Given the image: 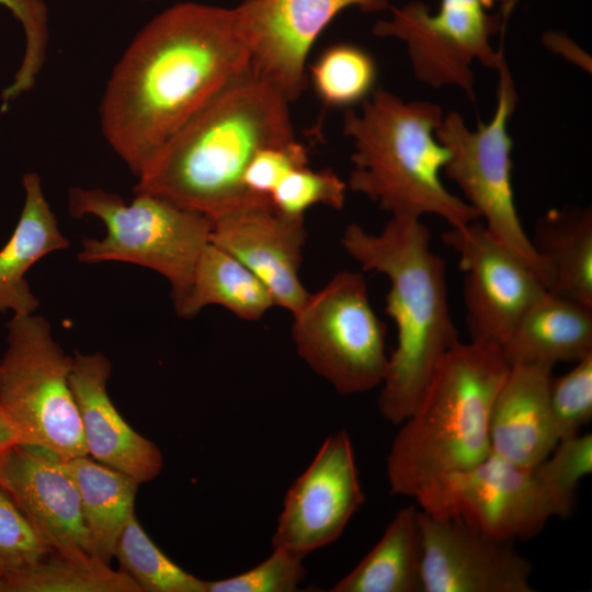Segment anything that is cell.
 <instances>
[{"mask_svg":"<svg viewBox=\"0 0 592 592\" xmlns=\"http://www.w3.org/2000/svg\"><path fill=\"white\" fill-rule=\"evenodd\" d=\"M250 59L235 8L181 2L166 9L111 72L99 109L104 138L138 177Z\"/></svg>","mask_w":592,"mask_h":592,"instance_id":"obj_1","label":"cell"},{"mask_svg":"<svg viewBox=\"0 0 592 592\" xmlns=\"http://www.w3.org/2000/svg\"><path fill=\"white\" fill-rule=\"evenodd\" d=\"M289 102L249 68L221 89L155 155L136 193L162 197L214 219L260 203L242 178L262 148L295 139Z\"/></svg>","mask_w":592,"mask_h":592,"instance_id":"obj_2","label":"cell"},{"mask_svg":"<svg viewBox=\"0 0 592 592\" xmlns=\"http://www.w3.org/2000/svg\"><path fill=\"white\" fill-rule=\"evenodd\" d=\"M341 244L364 271L389 281L385 310L396 325L397 344L377 406L386 421L399 425L414 410L440 362L460 341L449 309L445 262L432 248L421 218L390 217L378 234L350 224Z\"/></svg>","mask_w":592,"mask_h":592,"instance_id":"obj_3","label":"cell"},{"mask_svg":"<svg viewBox=\"0 0 592 592\" xmlns=\"http://www.w3.org/2000/svg\"><path fill=\"white\" fill-rule=\"evenodd\" d=\"M444 117L440 104L405 101L383 88L348 110L343 133L353 140L348 187L391 217L435 215L449 227L480 219L478 212L444 185L449 151L435 137Z\"/></svg>","mask_w":592,"mask_h":592,"instance_id":"obj_4","label":"cell"},{"mask_svg":"<svg viewBox=\"0 0 592 592\" xmlns=\"http://www.w3.org/2000/svg\"><path fill=\"white\" fill-rule=\"evenodd\" d=\"M509 368L493 343L459 341L446 353L391 443L386 469L392 494L414 498L491 453V408Z\"/></svg>","mask_w":592,"mask_h":592,"instance_id":"obj_5","label":"cell"},{"mask_svg":"<svg viewBox=\"0 0 592 592\" xmlns=\"http://www.w3.org/2000/svg\"><path fill=\"white\" fill-rule=\"evenodd\" d=\"M72 218L94 216L103 221L102 239L86 238L82 263L118 261L141 265L166 277L177 309L186 297L204 248L210 241L212 219L149 193H136L129 204L102 189L72 187Z\"/></svg>","mask_w":592,"mask_h":592,"instance_id":"obj_6","label":"cell"},{"mask_svg":"<svg viewBox=\"0 0 592 592\" xmlns=\"http://www.w3.org/2000/svg\"><path fill=\"white\" fill-rule=\"evenodd\" d=\"M0 358V409L18 444L42 448L60 460L88 455L69 384L72 357L41 317L13 316Z\"/></svg>","mask_w":592,"mask_h":592,"instance_id":"obj_7","label":"cell"},{"mask_svg":"<svg viewBox=\"0 0 592 592\" xmlns=\"http://www.w3.org/2000/svg\"><path fill=\"white\" fill-rule=\"evenodd\" d=\"M298 355L340 395L363 394L385 378L387 329L374 311L365 277L341 271L293 315Z\"/></svg>","mask_w":592,"mask_h":592,"instance_id":"obj_8","label":"cell"},{"mask_svg":"<svg viewBox=\"0 0 592 592\" xmlns=\"http://www.w3.org/2000/svg\"><path fill=\"white\" fill-rule=\"evenodd\" d=\"M496 70L499 82L492 118L473 130L458 112L451 111L436 129V139L449 151L443 173L457 184L486 229L524 258L547 288V272L523 228L514 201L513 143L508 124L517 104V91L504 53Z\"/></svg>","mask_w":592,"mask_h":592,"instance_id":"obj_9","label":"cell"},{"mask_svg":"<svg viewBox=\"0 0 592 592\" xmlns=\"http://www.w3.org/2000/svg\"><path fill=\"white\" fill-rule=\"evenodd\" d=\"M414 500L431 516L456 520L512 543L535 536L551 517H567L572 510L546 485L536 465H516L492 453L470 468L433 480Z\"/></svg>","mask_w":592,"mask_h":592,"instance_id":"obj_10","label":"cell"},{"mask_svg":"<svg viewBox=\"0 0 592 592\" xmlns=\"http://www.w3.org/2000/svg\"><path fill=\"white\" fill-rule=\"evenodd\" d=\"M386 20H378L372 33L378 37L402 41L415 78L432 88L456 87L476 101L475 60L497 69L503 52L490 43L492 35L506 30L508 21L499 13L466 15L432 12L422 1L391 7Z\"/></svg>","mask_w":592,"mask_h":592,"instance_id":"obj_11","label":"cell"},{"mask_svg":"<svg viewBox=\"0 0 592 592\" xmlns=\"http://www.w3.org/2000/svg\"><path fill=\"white\" fill-rule=\"evenodd\" d=\"M442 239L459 257L470 340L502 348L528 307L547 289L542 278L479 219L449 227Z\"/></svg>","mask_w":592,"mask_h":592,"instance_id":"obj_12","label":"cell"},{"mask_svg":"<svg viewBox=\"0 0 592 592\" xmlns=\"http://www.w3.org/2000/svg\"><path fill=\"white\" fill-rule=\"evenodd\" d=\"M374 13L389 0H243L235 8L250 52V69L289 103L305 91L308 53L326 26L344 9Z\"/></svg>","mask_w":592,"mask_h":592,"instance_id":"obj_13","label":"cell"},{"mask_svg":"<svg viewBox=\"0 0 592 592\" xmlns=\"http://www.w3.org/2000/svg\"><path fill=\"white\" fill-rule=\"evenodd\" d=\"M364 501L352 441L340 430L287 490L272 548L305 558L335 542Z\"/></svg>","mask_w":592,"mask_h":592,"instance_id":"obj_14","label":"cell"},{"mask_svg":"<svg viewBox=\"0 0 592 592\" xmlns=\"http://www.w3.org/2000/svg\"><path fill=\"white\" fill-rule=\"evenodd\" d=\"M420 526L423 592L534 591L531 565L512 542L421 510Z\"/></svg>","mask_w":592,"mask_h":592,"instance_id":"obj_15","label":"cell"},{"mask_svg":"<svg viewBox=\"0 0 592 592\" xmlns=\"http://www.w3.org/2000/svg\"><path fill=\"white\" fill-rule=\"evenodd\" d=\"M306 236L305 218L285 216L271 203L212 219L210 242L241 262L267 288L275 306L292 315L309 296L299 276Z\"/></svg>","mask_w":592,"mask_h":592,"instance_id":"obj_16","label":"cell"},{"mask_svg":"<svg viewBox=\"0 0 592 592\" xmlns=\"http://www.w3.org/2000/svg\"><path fill=\"white\" fill-rule=\"evenodd\" d=\"M0 486L52 551L91 555L77 486L62 460L14 444L0 457Z\"/></svg>","mask_w":592,"mask_h":592,"instance_id":"obj_17","label":"cell"},{"mask_svg":"<svg viewBox=\"0 0 592 592\" xmlns=\"http://www.w3.org/2000/svg\"><path fill=\"white\" fill-rule=\"evenodd\" d=\"M112 366L102 353L72 357L69 384L88 456L135 479H155L163 467L159 447L132 429L114 407L107 382Z\"/></svg>","mask_w":592,"mask_h":592,"instance_id":"obj_18","label":"cell"},{"mask_svg":"<svg viewBox=\"0 0 592 592\" xmlns=\"http://www.w3.org/2000/svg\"><path fill=\"white\" fill-rule=\"evenodd\" d=\"M551 376V369L539 366H510L491 408L492 454L534 466L551 453L559 441L549 403Z\"/></svg>","mask_w":592,"mask_h":592,"instance_id":"obj_19","label":"cell"},{"mask_svg":"<svg viewBox=\"0 0 592 592\" xmlns=\"http://www.w3.org/2000/svg\"><path fill=\"white\" fill-rule=\"evenodd\" d=\"M509 366L551 369L592 354V306L546 289L522 316L502 346Z\"/></svg>","mask_w":592,"mask_h":592,"instance_id":"obj_20","label":"cell"},{"mask_svg":"<svg viewBox=\"0 0 592 592\" xmlns=\"http://www.w3.org/2000/svg\"><path fill=\"white\" fill-rule=\"evenodd\" d=\"M24 205L16 227L0 250V314L33 315L39 303L25 280L26 272L43 257L69 247L45 198L41 178H22Z\"/></svg>","mask_w":592,"mask_h":592,"instance_id":"obj_21","label":"cell"},{"mask_svg":"<svg viewBox=\"0 0 592 592\" xmlns=\"http://www.w3.org/2000/svg\"><path fill=\"white\" fill-rule=\"evenodd\" d=\"M530 238L547 272V289L592 306L591 207L549 209Z\"/></svg>","mask_w":592,"mask_h":592,"instance_id":"obj_22","label":"cell"},{"mask_svg":"<svg viewBox=\"0 0 592 592\" xmlns=\"http://www.w3.org/2000/svg\"><path fill=\"white\" fill-rule=\"evenodd\" d=\"M332 592H423L420 509H400L368 554Z\"/></svg>","mask_w":592,"mask_h":592,"instance_id":"obj_23","label":"cell"},{"mask_svg":"<svg viewBox=\"0 0 592 592\" xmlns=\"http://www.w3.org/2000/svg\"><path fill=\"white\" fill-rule=\"evenodd\" d=\"M62 463L79 492L91 555L110 563L125 525L135 514L139 483L88 455Z\"/></svg>","mask_w":592,"mask_h":592,"instance_id":"obj_24","label":"cell"},{"mask_svg":"<svg viewBox=\"0 0 592 592\" xmlns=\"http://www.w3.org/2000/svg\"><path fill=\"white\" fill-rule=\"evenodd\" d=\"M210 305L221 306L241 319L253 321L263 317L275 303L252 272L209 241L200 255L190 291L175 310L183 318H192Z\"/></svg>","mask_w":592,"mask_h":592,"instance_id":"obj_25","label":"cell"},{"mask_svg":"<svg viewBox=\"0 0 592 592\" xmlns=\"http://www.w3.org/2000/svg\"><path fill=\"white\" fill-rule=\"evenodd\" d=\"M3 582L4 592H141L129 576L95 556L56 551L4 577Z\"/></svg>","mask_w":592,"mask_h":592,"instance_id":"obj_26","label":"cell"},{"mask_svg":"<svg viewBox=\"0 0 592 592\" xmlns=\"http://www.w3.org/2000/svg\"><path fill=\"white\" fill-rule=\"evenodd\" d=\"M114 557L141 592H207V581L169 559L149 538L135 514L118 538Z\"/></svg>","mask_w":592,"mask_h":592,"instance_id":"obj_27","label":"cell"},{"mask_svg":"<svg viewBox=\"0 0 592 592\" xmlns=\"http://www.w3.org/2000/svg\"><path fill=\"white\" fill-rule=\"evenodd\" d=\"M376 73L372 56L351 44L330 46L310 66L315 91L330 106H348L366 99L374 90Z\"/></svg>","mask_w":592,"mask_h":592,"instance_id":"obj_28","label":"cell"},{"mask_svg":"<svg viewBox=\"0 0 592 592\" xmlns=\"http://www.w3.org/2000/svg\"><path fill=\"white\" fill-rule=\"evenodd\" d=\"M348 185L331 169L311 170L307 166L291 171L270 195L272 206L281 214L305 218L314 205L342 209Z\"/></svg>","mask_w":592,"mask_h":592,"instance_id":"obj_29","label":"cell"},{"mask_svg":"<svg viewBox=\"0 0 592 592\" xmlns=\"http://www.w3.org/2000/svg\"><path fill=\"white\" fill-rule=\"evenodd\" d=\"M21 24L25 47L12 82L2 90L3 103L27 92L35 84L46 60L49 30L48 9L44 0H0Z\"/></svg>","mask_w":592,"mask_h":592,"instance_id":"obj_30","label":"cell"},{"mask_svg":"<svg viewBox=\"0 0 592 592\" xmlns=\"http://www.w3.org/2000/svg\"><path fill=\"white\" fill-rule=\"evenodd\" d=\"M549 403L558 440L580 433L592 418V354L550 378ZM558 441V442H559Z\"/></svg>","mask_w":592,"mask_h":592,"instance_id":"obj_31","label":"cell"},{"mask_svg":"<svg viewBox=\"0 0 592 592\" xmlns=\"http://www.w3.org/2000/svg\"><path fill=\"white\" fill-rule=\"evenodd\" d=\"M49 553L50 547L0 486V577L15 573Z\"/></svg>","mask_w":592,"mask_h":592,"instance_id":"obj_32","label":"cell"},{"mask_svg":"<svg viewBox=\"0 0 592 592\" xmlns=\"http://www.w3.org/2000/svg\"><path fill=\"white\" fill-rule=\"evenodd\" d=\"M304 558L273 549L271 556L240 574L207 581V592H294L306 577Z\"/></svg>","mask_w":592,"mask_h":592,"instance_id":"obj_33","label":"cell"},{"mask_svg":"<svg viewBox=\"0 0 592 592\" xmlns=\"http://www.w3.org/2000/svg\"><path fill=\"white\" fill-rule=\"evenodd\" d=\"M536 468L547 486L572 509L579 482L592 473V436L560 440Z\"/></svg>","mask_w":592,"mask_h":592,"instance_id":"obj_34","label":"cell"},{"mask_svg":"<svg viewBox=\"0 0 592 592\" xmlns=\"http://www.w3.org/2000/svg\"><path fill=\"white\" fill-rule=\"evenodd\" d=\"M308 153L296 139L260 149L243 173L242 183L252 197L270 201L277 184L293 170L307 166Z\"/></svg>","mask_w":592,"mask_h":592,"instance_id":"obj_35","label":"cell"},{"mask_svg":"<svg viewBox=\"0 0 592 592\" xmlns=\"http://www.w3.org/2000/svg\"><path fill=\"white\" fill-rule=\"evenodd\" d=\"M543 44L551 52L591 73V57L565 33L558 31L546 32L543 36Z\"/></svg>","mask_w":592,"mask_h":592,"instance_id":"obj_36","label":"cell"},{"mask_svg":"<svg viewBox=\"0 0 592 592\" xmlns=\"http://www.w3.org/2000/svg\"><path fill=\"white\" fill-rule=\"evenodd\" d=\"M14 444H18L15 431L0 409V457Z\"/></svg>","mask_w":592,"mask_h":592,"instance_id":"obj_37","label":"cell"},{"mask_svg":"<svg viewBox=\"0 0 592 592\" xmlns=\"http://www.w3.org/2000/svg\"><path fill=\"white\" fill-rule=\"evenodd\" d=\"M490 9L494 8L496 5L500 7V11L504 14H509L512 12L513 8L517 3L519 0H482Z\"/></svg>","mask_w":592,"mask_h":592,"instance_id":"obj_38","label":"cell"},{"mask_svg":"<svg viewBox=\"0 0 592 592\" xmlns=\"http://www.w3.org/2000/svg\"><path fill=\"white\" fill-rule=\"evenodd\" d=\"M0 592H4V582L2 577H0Z\"/></svg>","mask_w":592,"mask_h":592,"instance_id":"obj_39","label":"cell"},{"mask_svg":"<svg viewBox=\"0 0 592 592\" xmlns=\"http://www.w3.org/2000/svg\"><path fill=\"white\" fill-rule=\"evenodd\" d=\"M144 1H151V0H144Z\"/></svg>","mask_w":592,"mask_h":592,"instance_id":"obj_40","label":"cell"}]
</instances>
